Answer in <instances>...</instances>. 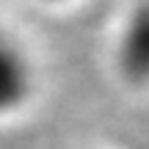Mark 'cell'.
<instances>
[{
  "instance_id": "cell-1",
  "label": "cell",
  "mask_w": 149,
  "mask_h": 149,
  "mask_svg": "<svg viewBox=\"0 0 149 149\" xmlns=\"http://www.w3.org/2000/svg\"><path fill=\"white\" fill-rule=\"evenodd\" d=\"M116 69L127 83L149 86V0H138L119 28Z\"/></svg>"
},
{
  "instance_id": "cell-3",
  "label": "cell",
  "mask_w": 149,
  "mask_h": 149,
  "mask_svg": "<svg viewBox=\"0 0 149 149\" xmlns=\"http://www.w3.org/2000/svg\"><path fill=\"white\" fill-rule=\"evenodd\" d=\"M39 3H44V6H69L74 0H39Z\"/></svg>"
},
{
  "instance_id": "cell-2",
  "label": "cell",
  "mask_w": 149,
  "mask_h": 149,
  "mask_svg": "<svg viewBox=\"0 0 149 149\" xmlns=\"http://www.w3.org/2000/svg\"><path fill=\"white\" fill-rule=\"evenodd\" d=\"M33 61L14 36L0 31V116H11L28 105L33 94Z\"/></svg>"
}]
</instances>
